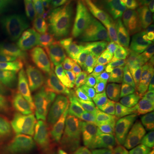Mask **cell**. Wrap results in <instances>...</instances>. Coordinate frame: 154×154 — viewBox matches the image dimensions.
Wrapping results in <instances>:
<instances>
[{
    "instance_id": "6da1fadb",
    "label": "cell",
    "mask_w": 154,
    "mask_h": 154,
    "mask_svg": "<svg viewBox=\"0 0 154 154\" xmlns=\"http://www.w3.org/2000/svg\"><path fill=\"white\" fill-rule=\"evenodd\" d=\"M145 28L146 13L140 1L127 12L99 23L94 33L96 59L110 76L122 78L136 70Z\"/></svg>"
},
{
    "instance_id": "7a4b0ae2",
    "label": "cell",
    "mask_w": 154,
    "mask_h": 154,
    "mask_svg": "<svg viewBox=\"0 0 154 154\" xmlns=\"http://www.w3.org/2000/svg\"><path fill=\"white\" fill-rule=\"evenodd\" d=\"M1 45L11 68L24 82L35 80L58 52L53 37L39 28L8 33L1 39Z\"/></svg>"
},
{
    "instance_id": "3957f363",
    "label": "cell",
    "mask_w": 154,
    "mask_h": 154,
    "mask_svg": "<svg viewBox=\"0 0 154 154\" xmlns=\"http://www.w3.org/2000/svg\"><path fill=\"white\" fill-rule=\"evenodd\" d=\"M59 111L67 126L84 142L97 147L106 139L97 112L87 97L79 93L68 95L61 101Z\"/></svg>"
},
{
    "instance_id": "277c9868",
    "label": "cell",
    "mask_w": 154,
    "mask_h": 154,
    "mask_svg": "<svg viewBox=\"0 0 154 154\" xmlns=\"http://www.w3.org/2000/svg\"><path fill=\"white\" fill-rule=\"evenodd\" d=\"M77 70L78 67L65 57L50 61L37 77L33 91L46 102L63 99L75 90Z\"/></svg>"
},
{
    "instance_id": "5b68a950",
    "label": "cell",
    "mask_w": 154,
    "mask_h": 154,
    "mask_svg": "<svg viewBox=\"0 0 154 154\" xmlns=\"http://www.w3.org/2000/svg\"><path fill=\"white\" fill-rule=\"evenodd\" d=\"M89 97L101 122L110 132L123 128L132 115L128 97L120 89L118 83L110 82Z\"/></svg>"
},
{
    "instance_id": "8992f818",
    "label": "cell",
    "mask_w": 154,
    "mask_h": 154,
    "mask_svg": "<svg viewBox=\"0 0 154 154\" xmlns=\"http://www.w3.org/2000/svg\"><path fill=\"white\" fill-rule=\"evenodd\" d=\"M0 107L30 113L50 123L55 117V108L38 97L31 88L22 86H1Z\"/></svg>"
},
{
    "instance_id": "52a82bcc",
    "label": "cell",
    "mask_w": 154,
    "mask_h": 154,
    "mask_svg": "<svg viewBox=\"0 0 154 154\" xmlns=\"http://www.w3.org/2000/svg\"><path fill=\"white\" fill-rule=\"evenodd\" d=\"M46 133V124L41 118L34 117L33 120L22 123H0V139L38 143Z\"/></svg>"
},
{
    "instance_id": "ba28073f",
    "label": "cell",
    "mask_w": 154,
    "mask_h": 154,
    "mask_svg": "<svg viewBox=\"0 0 154 154\" xmlns=\"http://www.w3.org/2000/svg\"><path fill=\"white\" fill-rule=\"evenodd\" d=\"M65 50L68 58L76 66H90L96 59L95 47L83 32L72 31L67 38Z\"/></svg>"
},
{
    "instance_id": "9c48e42d",
    "label": "cell",
    "mask_w": 154,
    "mask_h": 154,
    "mask_svg": "<svg viewBox=\"0 0 154 154\" xmlns=\"http://www.w3.org/2000/svg\"><path fill=\"white\" fill-rule=\"evenodd\" d=\"M110 82L109 74L102 67L92 64L78 68L75 90L91 96Z\"/></svg>"
},
{
    "instance_id": "30bf717a",
    "label": "cell",
    "mask_w": 154,
    "mask_h": 154,
    "mask_svg": "<svg viewBox=\"0 0 154 154\" xmlns=\"http://www.w3.org/2000/svg\"><path fill=\"white\" fill-rule=\"evenodd\" d=\"M49 5L52 30L59 39L65 41L72 31L65 0H56Z\"/></svg>"
},
{
    "instance_id": "8fae6325",
    "label": "cell",
    "mask_w": 154,
    "mask_h": 154,
    "mask_svg": "<svg viewBox=\"0 0 154 154\" xmlns=\"http://www.w3.org/2000/svg\"><path fill=\"white\" fill-rule=\"evenodd\" d=\"M51 147L53 154H88L79 140L58 128L52 130Z\"/></svg>"
},
{
    "instance_id": "7c38bea8",
    "label": "cell",
    "mask_w": 154,
    "mask_h": 154,
    "mask_svg": "<svg viewBox=\"0 0 154 154\" xmlns=\"http://www.w3.org/2000/svg\"><path fill=\"white\" fill-rule=\"evenodd\" d=\"M128 99L132 101L135 110L147 121L154 114V87L150 83H145L136 93Z\"/></svg>"
},
{
    "instance_id": "4fadbf2b",
    "label": "cell",
    "mask_w": 154,
    "mask_h": 154,
    "mask_svg": "<svg viewBox=\"0 0 154 154\" xmlns=\"http://www.w3.org/2000/svg\"><path fill=\"white\" fill-rule=\"evenodd\" d=\"M65 2L72 31L84 32L90 22L82 0H65Z\"/></svg>"
},
{
    "instance_id": "5bb4252c",
    "label": "cell",
    "mask_w": 154,
    "mask_h": 154,
    "mask_svg": "<svg viewBox=\"0 0 154 154\" xmlns=\"http://www.w3.org/2000/svg\"><path fill=\"white\" fill-rule=\"evenodd\" d=\"M150 122L143 116L132 114L126 123L128 137L132 140H142L150 126Z\"/></svg>"
},
{
    "instance_id": "9a60e30c",
    "label": "cell",
    "mask_w": 154,
    "mask_h": 154,
    "mask_svg": "<svg viewBox=\"0 0 154 154\" xmlns=\"http://www.w3.org/2000/svg\"><path fill=\"white\" fill-rule=\"evenodd\" d=\"M110 146L114 154H134L128 143L124 127L111 132Z\"/></svg>"
},
{
    "instance_id": "2e32d148",
    "label": "cell",
    "mask_w": 154,
    "mask_h": 154,
    "mask_svg": "<svg viewBox=\"0 0 154 154\" xmlns=\"http://www.w3.org/2000/svg\"><path fill=\"white\" fill-rule=\"evenodd\" d=\"M0 154H33V144L0 139Z\"/></svg>"
},
{
    "instance_id": "e0dca14e",
    "label": "cell",
    "mask_w": 154,
    "mask_h": 154,
    "mask_svg": "<svg viewBox=\"0 0 154 154\" xmlns=\"http://www.w3.org/2000/svg\"><path fill=\"white\" fill-rule=\"evenodd\" d=\"M35 116L30 113L21 112L17 110H11L4 107H0V123H22L33 120Z\"/></svg>"
},
{
    "instance_id": "ac0fdd59",
    "label": "cell",
    "mask_w": 154,
    "mask_h": 154,
    "mask_svg": "<svg viewBox=\"0 0 154 154\" xmlns=\"http://www.w3.org/2000/svg\"><path fill=\"white\" fill-rule=\"evenodd\" d=\"M139 0H103L102 6L105 17H111L131 8Z\"/></svg>"
},
{
    "instance_id": "d6986e66",
    "label": "cell",
    "mask_w": 154,
    "mask_h": 154,
    "mask_svg": "<svg viewBox=\"0 0 154 154\" xmlns=\"http://www.w3.org/2000/svg\"><path fill=\"white\" fill-rule=\"evenodd\" d=\"M145 83H146V75H138L129 76L122 79L121 82L118 83V86L123 92V94H125L128 98H129L131 95L136 93Z\"/></svg>"
},
{
    "instance_id": "ffe728a7",
    "label": "cell",
    "mask_w": 154,
    "mask_h": 154,
    "mask_svg": "<svg viewBox=\"0 0 154 154\" xmlns=\"http://www.w3.org/2000/svg\"><path fill=\"white\" fill-rule=\"evenodd\" d=\"M143 69L145 73L148 75H154V8L152 13V30L149 38L147 50L143 62Z\"/></svg>"
},
{
    "instance_id": "44dd1931",
    "label": "cell",
    "mask_w": 154,
    "mask_h": 154,
    "mask_svg": "<svg viewBox=\"0 0 154 154\" xmlns=\"http://www.w3.org/2000/svg\"><path fill=\"white\" fill-rule=\"evenodd\" d=\"M27 0H0V23L11 17Z\"/></svg>"
},
{
    "instance_id": "7402d4cb",
    "label": "cell",
    "mask_w": 154,
    "mask_h": 154,
    "mask_svg": "<svg viewBox=\"0 0 154 154\" xmlns=\"http://www.w3.org/2000/svg\"><path fill=\"white\" fill-rule=\"evenodd\" d=\"M128 143L134 154H152L151 149L147 146V144L142 140H128Z\"/></svg>"
},
{
    "instance_id": "603a6c76",
    "label": "cell",
    "mask_w": 154,
    "mask_h": 154,
    "mask_svg": "<svg viewBox=\"0 0 154 154\" xmlns=\"http://www.w3.org/2000/svg\"><path fill=\"white\" fill-rule=\"evenodd\" d=\"M85 9L87 11L88 15L91 16L94 19L97 20L99 18V5L95 2V0H82Z\"/></svg>"
},
{
    "instance_id": "cb8c5ba5",
    "label": "cell",
    "mask_w": 154,
    "mask_h": 154,
    "mask_svg": "<svg viewBox=\"0 0 154 154\" xmlns=\"http://www.w3.org/2000/svg\"><path fill=\"white\" fill-rule=\"evenodd\" d=\"M36 154H53L51 146L47 138L44 137L38 141L36 149Z\"/></svg>"
},
{
    "instance_id": "d4e9b609",
    "label": "cell",
    "mask_w": 154,
    "mask_h": 154,
    "mask_svg": "<svg viewBox=\"0 0 154 154\" xmlns=\"http://www.w3.org/2000/svg\"><path fill=\"white\" fill-rule=\"evenodd\" d=\"M144 139L146 143L147 144V146L151 149L152 153H154V126L152 124H150Z\"/></svg>"
},
{
    "instance_id": "484cf974",
    "label": "cell",
    "mask_w": 154,
    "mask_h": 154,
    "mask_svg": "<svg viewBox=\"0 0 154 154\" xmlns=\"http://www.w3.org/2000/svg\"><path fill=\"white\" fill-rule=\"evenodd\" d=\"M94 154H114V152L108 146V144L106 142V139H105L102 141V143L100 144L99 146H97V150Z\"/></svg>"
},
{
    "instance_id": "4316f807",
    "label": "cell",
    "mask_w": 154,
    "mask_h": 154,
    "mask_svg": "<svg viewBox=\"0 0 154 154\" xmlns=\"http://www.w3.org/2000/svg\"><path fill=\"white\" fill-rule=\"evenodd\" d=\"M149 122H150V123H151V124H152V125L154 126V114H153V116H152V117L150 119V121Z\"/></svg>"
},
{
    "instance_id": "83f0119b",
    "label": "cell",
    "mask_w": 154,
    "mask_h": 154,
    "mask_svg": "<svg viewBox=\"0 0 154 154\" xmlns=\"http://www.w3.org/2000/svg\"><path fill=\"white\" fill-rule=\"evenodd\" d=\"M102 1H103V0H95V2L97 3L98 5H100L102 4Z\"/></svg>"
},
{
    "instance_id": "f1b7e54d",
    "label": "cell",
    "mask_w": 154,
    "mask_h": 154,
    "mask_svg": "<svg viewBox=\"0 0 154 154\" xmlns=\"http://www.w3.org/2000/svg\"><path fill=\"white\" fill-rule=\"evenodd\" d=\"M54 1H56V0H49V4L50 3H52V2H54Z\"/></svg>"
},
{
    "instance_id": "f546056e",
    "label": "cell",
    "mask_w": 154,
    "mask_h": 154,
    "mask_svg": "<svg viewBox=\"0 0 154 154\" xmlns=\"http://www.w3.org/2000/svg\"><path fill=\"white\" fill-rule=\"evenodd\" d=\"M152 154H154V153H152Z\"/></svg>"
}]
</instances>
